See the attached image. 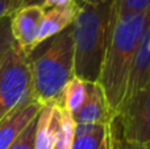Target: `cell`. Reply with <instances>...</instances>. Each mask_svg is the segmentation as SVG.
<instances>
[{
  "label": "cell",
  "mask_w": 150,
  "mask_h": 149,
  "mask_svg": "<svg viewBox=\"0 0 150 149\" xmlns=\"http://www.w3.org/2000/svg\"><path fill=\"white\" fill-rule=\"evenodd\" d=\"M74 73L84 82H98L113 29V0H74Z\"/></svg>",
  "instance_id": "1"
},
{
  "label": "cell",
  "mask_w": 150,
  "mask_h": 149,
  "mask_svg": "<svg viewBox=\"0 0 150 149\" xmlns=\"http://www.w3.org/2000/svg\"><path fill=\"white\" fill-rule=\"evenodd\" d=\"M149 24L150 7L144 12L117 18L113 24L98 78L112 119L122 102L133 55Z\"/></svg>",
  "instance_id": "2"
},
{
  "label": "cell",
  "mask_w": 150,
  "mask_h": 149,
  "mask_svg": "<svg viewBox=\"0 0 150 149\" xmlns=\"http://www.w3.org/2000/svg\"><path fill=\"white\" fill-rule=\"evenodd\" d=\"M28 58L34 99L42 106L59 103L65 86L75 77L73 24L37 45Z\"/></svg>",
  "instance_id": "3"
},
{
  "label": "cell",
  "mask_w": 150,
  "mask_h": 149,
  "mask_svg": "<svg viewBox=\"0 0 150 149\" xmlns=\"http://www.w3.org/2000/svg\"><path fill=\"white\" fill-rule=\"evenodd\" d=\"M32 95L28 54L13 45L0 65V120Z\"/></svg>",
  "instance_id": "4"
},
{
  "label": "cell",
  "mask_w": 150,
  "mask_h": 149,
  "mask_svg": "<svg viewBox=\"0 0 150 149\" xmlns=\"http://www.w3.org/2000/svg\"><path fill=\"white\" fill-rule=\"evenodd\" d=\"M108 127L125 141L150 144V83L120 106Z\"/></svg>",
  "instance_id": "5"
},
{
  "label": "cell",
  "mask_w": 150,
  "mask_h": 149,
  "mask_svg": "<svg viewBox=\"0 0 150 149\" xmlns=\"http://www.w3.org/2000/svg\"><path fill=\"white\" fill-rule=\"evenodd\" d=\"M44 12L45 9L40 5H30L17 9L11 17V32L13 40L28 55L37 46V37Z\"/></svg>",
  "instance_id": "6"
},
{
  "label": "cell",
  "mask_w": 150,
  "mask_h": 149,
  "mask_svg": "<svg viewBox=\"0 0 150 149\" xmlns=\"http://www.w3.org/2000/svg\"><path fill=\"white\" fill-rule=\"evenodd\" d=\"M76 126H109L112 121L111 111L98 82H87V92L83 106L73 114Z\"/></svg>",
  "instance_id": "7"
},
{
  "label": "cell",
  "mask_w": 150,
  "mask_h": 149,
  "mask_svg": "<svg viewBox=\"0 0 150 149\" xmlns=\"http://www.w3.org/2000/svg\"><path fill=\"white\" fill-rule=\"evenodd\" d=\"M42 104L33 94L16 107L9 115L0 120V149H7L24 131L26 126L40 114Z\"/></svg>",
  "instance_id": "8"
},
{
  "label": "cell",
  "mask_w": 150,
  "mask_h": 149,
  "mask_svg": "<svg viewBox=\"0 0 150 149\" xmlns=\"http://www.w3.org/2000/svg\"><path fill=\"white\" fill-rule=\"evenodd\" d=\"M150 83V24L146 26L142 37L140 40L136 53L133 55L132 66L128 75L125 94L122 103L129 100L133 95L146 87ZM120 104V106H121Z\"/></svg>",
  "instance_id": "9"
},
{
  "label": "cell",
  "mask_w": 150,
  "mask_h": 149,
  "mask_svg": "<svg viewBox=\"0 0 150 149\" xmlns=\"http://www.w3.org/2000/svg\"><path fill=\"white\" fill-rule=\"evenodd\" d=\"M59 123V104H44L37 118L34 149H53Z\"/></svg>",
  "instance_id": "10"
},
{
  "label": "cell",
  "mask_w": 150,
  "mask_h": 149,
  "mask_svg": "<svg viewBox=\"0 0 150 149\" xmlns=\"http://www.w3.org/2000/svg\"><path fill=\"white\" fill-rule=\"evenodd\" d=\"M75 12H76L75 1L66 7H55L45 9L41 25H40L38 37H37V45L69 28L74 21Z\"/></svg>",
  "instance_id": "11"
},
{
  "label": "cell",
  "mask_w": 150,
  "mask_h": 149,
  "mask_svg": "<svg viewBox=\"0 0 150 149\" xmlns=\"http://www.w3.org/2000/svg\"><path fill=\"white\" fill-rule=\"evenodd\" d=\"M108 126H76L70 149H100Z\"/></svg>",
  "instance_id": "12"
},
{
  "label": "cell",
  "mask_w": 150,
  "mask_h": 149,
  "mask_svg": "<svg viewBox=\"0 0 150 149\" xmlns=\"http://www.w3.org/2000/svg\"><path fill=\"white\" fill-rule=\"evenodd\" d=\"M86 92H87V82L74 77L63 89L59 106L73 115L83 106L86 100Z\"/></svg>",
  "instance_id": "13"
},
{
  "label": "cell",
  "mask_w": 150,
  "mask_h": 149,
  "mask_svg": "<svg viewBox=\"0 0 150 149\" xmlns=\"http://www.w3.org/2000/svg\"><path fill=\"white\" fill-rule=\"evenodd\" d=\"M74 132L75 123L73 115L59 106V123H58L57 136H55V143L53 149H70L74 139Z\"/></svg>",
  "instance_id": "14"
},
{
  "label": "cell",
  "mask_w": 150,
  "mask_h": 149,
  "mask_svg": "<svg viewBox=\"0 0 150 149\" xmlns=\"http://www.w3.org/2000/svg\"><path fill=\"white\" fill-rule=\"evenodd\" d=\"M150 7V0H113L112 20L113 24L117 18L144 12Z\"/></svg>",
  "instance_id": "15"
},
{
  "label": "cell",
  "mask_w": 150,
  "mask_h": 149,
  "mask_svg": "<svg viewBox=\"0 0 150 149\" xmlns=\"http://www.w3.org/2000/svg\"><path fill=\"white\" fill-rule=\"evenodd\" d=\"M37 118L33 119L24 131L16 137V140L7 149H34V139H36V128H37Z\"/></svg>",
  "instance_id": "16"
},
{
  "label": "cell",
  "mask_w": 150,
  "mask_h": 149,
  "mask_svg": "<svg viewBox=\"0 0 150 149\" xmlns=\"http://www.w3.org/2000/svg\"><path fill=\"white\" fill-rule=\"evenodd\" d=\"M11 17H4L0 20V65L15 45V40L11 32Z\"/></svg>",
  "instance_id": "17"
},
{
  "label": "cell",
  "mask_w": 150,
  "mask_h": 149,
  "mask_svg": "<svg viewBox=\"0 0 150 149\" xmlns=\"http://www.w3.org/2000/svg\"><path fill=\"white\" fill-rule=\"evenodd\" d=\"M108 136H109V149H149V144H136L122 140L117 135L109 129L108 127Z\"/></svg>",
  "instance_id": "18"
},
{
  "label": "cell",
  "mask_w": 150,
  "mask_h": 149,
  "mask_svg": "<svg viewBox=\"0 0 150 149\" xmlns=\"http://www.w3.org/2000/svg\"><path fill=\"white\" fill-rule=\"evenodd\" d=\"M20 8V0H0V20L11 17Z\"/></svg>",
  "instance_id": "19"
},
{
  "label": "cell",
  "mask_w": 150,
  "mask_h": 149,
  "mask_svg": "<svg viewBox=\"0 0 150 149\" xmlns=\"http://www.w3.org/2000/svg\"><path fill=\"white\" fill-rule=\"evenodd\" d=\"M73 3L74 0H44L42 8L49 9V8H55V7H66V5L73 4Z\"/></svg>",
  "instance_id": "20"
},
{
  "label": "cell",
  "mask_w": 150,
  "mask_h": 149,
  "mask_svg": "<svg viewBox=\"0 0 150 149\" xmlns=\"http://www.w3.org/2000/svg\"><path fill=\"white\" fill-rule=\"evenodd\" d=\"M42 3H44V0H20V8L30 7V5H40V7H42Z\"/></svg>",
  "instance_id": "21"
},
{
  "label": "cell",
  "mask_w": 150,
  "mask_h": 149,
  "mask_svg": "<svg viewBox=\"0 0 150 149\" xmlns=\"http://www.w3.org/2000/svg\"><path fill=\"white\" fill-rule=\"evenodd\" d=\"M100 149H109V136H108V131H107L105 139L103 140V143H101V145H100Z\"/></svg>",
  "instance_id": "22"
},
{
  "label": "cell",
  "mask_w": 150,
  "mask_h": 149,
  "mask_svg": "<svg viewBox=\"0 0 150 149\" xmlns=\"http://www.w3.org/2000/svg\"><path fill=\"white\" fill-rule=\"evenodd\" d=\"M149 149H150V144H149Z\"/></svg>",
  "instance_id": "23"
}]
</instances>
